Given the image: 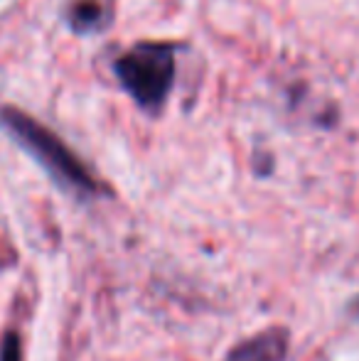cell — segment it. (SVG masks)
<instances>
[{
	"label": "cell",
	"instance_id": "obj_1",
	"mask_svg": "<svg viewBox=\"0 0 359 361\" xmlns=\"http://www.w3.org/2000/svg\"><path fill=\"white\" fill-rule=\"evenodd\" d=\"M0 123L8 130L10 138L23 150H28L44 167V172L64 190L74 192L79 197H96L101 192V185L94 180L87 165L47 126H42L32 116H28L20 109H13V106L0 109Z\"/></svg>",
	"mask_w": 359,
	"mask_h": 361
},
{
	"label": "cell",
	"instance_id": "obj_2",
	"mask_svg": "<svg viewBox=\"0 0 359 361\" xmlns=\"http://www.w3.org/2000/svg\"><path fill=\"white\" fill-rule=\"evenodd\" d=\"M114 74L145 114H160L175 84V47L165 42L135 44L114 62Z\"/></svg>",
	"mask_w": 359,
	"mask_h": 361
},
{
	"label": "cell",
	"instance_id": "obj_3",
	"mask_svg": "<svg viewBox=\"0 0 359 361\" xmlns=\"http://www.w3.org/2000/svg\"><path fill=\"white\" fill-rule=\"evenodd\" d=\"M286 357L288 332L286 329H269V332H261L234 347L224 361H286Z\"/></svg>",
	"mask_w": 359,
	"mask_h": 361
},
{
	"label": "cell",
	"instance_id": "obj_4",
	"mask_svg": "<svg viewBox=\"0 0 359 361\" xmlns=\"http://www.w3.org/2000/svg\"><path fill=\"white\" fill-rule=\"evenodd\" d=\"M111 13L101 0H72L67 8V23L77 35L99 32L109 25Z\"/></svg>",
	"mask_w": 359,
	"mask_h": 361
},
{
	"label": "cell",
	"instance_id": "obj_5",
	"mask_svg": "<svg viewBox=\"0 0 359 361\" xmlns=\"http://www.w3.org/2000/svg\"><path fill=\"white\" fill-rule=\"evenodd\" d=\"M0 361H23V344L15 332H8L0 342Z\"/></svg>",
	"mask_w": 359,
	"mask_h": 361
}]
</instances>
